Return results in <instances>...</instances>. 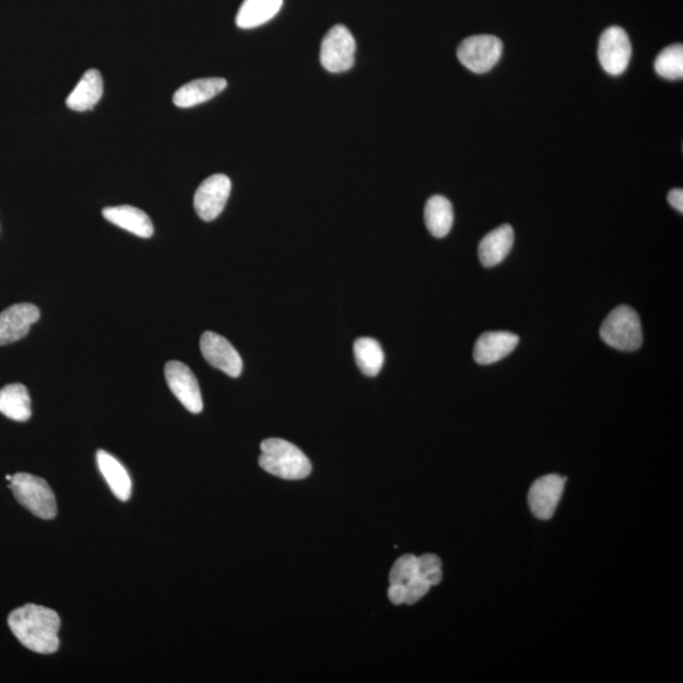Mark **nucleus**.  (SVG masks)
Returning a JSON list of instances; mask_svg holds the SVG:
<instances>
[{
	"label": "nucleus",
	"mask_w": 683,
	"mask_h": 683,
	"mask_svg": "<svg viewBox=\"0 0 683 683\" xmlns=\"http://www.w3.org/2000/svg\"><path fill=\"white\" fill-rule=\"evenodd\" d=\"M632 45L622 27H609L600 37L599 61L606 73L619 76L628 69Z\"/></svg>",
	"instance_id": "8"
},
{
	"label": "nucleus",
	"mask_w": 683,
	"mask_h": 683,
	"mask_svg": "<svg viewBox=\"0 0 683 683\" xmlns=\"http://www.w3.org/2000/svg\"><path fill=\"white\" fill-rule=\"evenodd\" d=\"M422 577L425 581L428 582L429 585H431V587L437 586L441 584V581L443 579L442 568H439V570L428 572L427 575H424Z\"/></svg>",
	"instance_id": "29"
},
{
	"label": "nucleus",
	"mask_w": 683,
	"mask_h": 683,
	"mask_svg": "<svg viewBox=\"0 0 683 683\" xmlns=\"http://www.w3.org/2000/svg\"><path fill=\"white\" fill-rule=\"evenodd\" d=\"M668 202L673 208L678 210V212L683 213V191L682 189H673L668 194Z\"/></svg>",
	"instance_id": "28"
},
{
	"label": "nucleus",
	"mask_w": 683,
	"mask_h": 683,
	"mask_svg": "<svg viewBox=\"0 0 683 683\" xmlns=\"http://www.w3.org/2000/svg\"><path fill=\"white\" fill-rule=\"evenodd\" d=\"M0 413L16 422L31 418V396L25 385L11 384L0 390Z\"/></svg>",
	"instance_id": "20"
},
{
	"label": "nucleus",
	"mask_w": 683,
	"mask_h": 683,
	"mask_svg": "<svg viewBox=\"0 0 683 683\" xmlns=\"http://www.w3.org/2000/svg\"><path fill=\"white\" fill-rule=\"evenodd\" d=\"M453 207L447 198L434 195L424 209V221L428 231L436 238L446 237L453 226Z\"/></svg>",
	"instance_id": "21"
},
{
	"label": "nucleus",
	"mask_w": 683,
	"mask_h": 683,
	"mask_svg": "<svg viewBox=\"0 0 683 683\" xmlns=\"http://www.w3.org/2000/svg\"><path fill=\"white\" fill-rule=\"evenodd\" d=\"M167 385L176 399L184 405L190 413L199 414L203 410V398L200 393L199 382L193 371L180 361L167 362L165 366Z\"/></svg>",
	"instance_id": "9"
},
{
	"label": "nucleus",
	"mask_w": 683,
	"mask_h": 683,
	"mask_svg": "<svg viewBox=\"0 0 683 683\" xmlns=\"http://www.w3.org/2000/svg\"><path fill=\"white\" fill-rule=\"evenodd\" d=\"M97 461L99 471L102 472L114 496L121 501L130 500L132 480L122 463L105 451H98Z\"/></svg>",
	"instance_id": "18"
},
{
	"label": "nucleus",
	"mask_w": 683,
	"mask_h": 683,
	"mask_svg": "<svg viewBox=\"0 0 683 683\" xmlns=\"http://www.w3.org/2000/svg\"><path fill=\"white\" fill-rule=\"evenodd\" d=\"M600 336L606 345L615 350L637 351L643 342L642 326L637 312L627 305L615 308L604 320Z\"/></svg>",
	"instance_id": "4"
},
{
	"label": "nucleus",
	"mask_w": 683,
	"mask_h": 683,
	"mask_svg": "<svg viewBox=\"0 0 683 683\" xmlns=\"http://www.w3.org/2000/svg\"><path fill=\"white\" fill-rule=\"evenodd\" d=\"M388 596L394 605L405 604V586L398 584L390 585Z\"/></svg>",
	"instance_id": "27"
},
{
	"label": "nucleus",
	"mask_w": 683,
	"mask_h": 683,
	"mask_svg": "<svg viewBox=\"0 0 683 683\" xmlns=\"http://www.w3.org/2000/svg\"><path fill=\"white\" fill-rule=\"evenodd\" d=\"M439 568H442V561L436 554L428 553L418 557L419 576L427 575L428 572L439 570Z\"/></svg>",
	"instance_id": "26"
},
{
	"label": "nucleus",
	"mask_w": 683,
	"mask_h": 683,
	"mask_svg": "<svg viewBox=\"0 0 683 683\" xmlns=\"http://www.w3.org/2000/svg\"><path fill=\"white\" fill-rule=\"evenodd\" d=\"M415 576H418V557L414 554H405L394 563L390 571V585H407Z\"/></svg>",
	"instance_id": "24"
},
{
	"label": "nucleus",
	"mask_w": 683,
	"mask_h": 683,
	"mask_svg": "<svg viewBox=\"0 0 683 683\" xmlns=\"http://www.w3.org/2000/svg\"><path fill=\"white\" fill-rule=\"evenodd\" d=\"M227 88L222 78H207L190 81L174 94V104L179 108H191L213 99Z\"/></svg>",
	"instance_id": "15"
},
{
	"label": "nucleus",
	"mask_w": 683,
	"mask_h": 683,
	"mask_svg": "<svg viewBox=\"0 0 683 683\" xmlns=\"http://www.w3.org/2000/svg\"><path fill=\"white\" fill-rule=\"evenodd\" d=\"M353 351H355L356 364L362 374L370 377L379 375L385 361L379 342L372 338H358Z\"/></svg>",
	"instance_id": "22"
},
{
	"label": "nucleus",
	"mask_w": 683,
	"mask_h": 683,
	"mask_svg": "<svg viewBox=\"0 0 683 683\" xmlns=\"http://www.w3.org/2000/svg\"><path fill=\"white\" fill-rule=\"evenodd\" d=\"M503 50V42L498 37L477 35L461 42L457 56L461 64L472 73L485 74L498 64Z\"/></svg>",
	"instance_id": "6"
},
{
	"label": "nucleus",
	"mask_w": 683,
	"mask_h": 683,
	"mask_svg": "<svg viewBox=\"0 0 683 683\" xmlns=\"http://www.w3.org/2000/svg\"><path fill=\"white\" fill-rule=\"evenodd\" d=\"M12 477H13V476H11V475H7V477H6L7 481L11 482V481H12Z\"/></svg>",
	"instance_id": "30"
},
{
	"label": "nucleus",
	"mask_w": 683,
	"mask_h": 683,
	"mask_svg": "<svg viewBox=\"0 0 683 683\" xmlns=\"http://www.w3.org/2000/svg\"><path fill=\"white\" fill-rule=\"evenodd\" d=\"M8 625L14 637L30 651L51 654L59 649L61 620L54 610L27 604L9 614Z\"/></svg>",
	"instance_id": "1"
},
{
	"label": "nucleus",
	"mask_w": 683,
	"mask_h": 683,
	"mask_svg": "<svg viewBox=\"0 0 683 683\" xmlns=\"http://www.w3.org/2000/svg\"><path fill=\"white\" fill-rule=\"evenodd\" d=\"M103 216L114 226L126 229L138 237L150 238L154 234V224L150 217L143 210L131 207V205L105 208Z\"/></svg>",
	"instance_id": "14"
},
{
	"label": "nucleus",
	"mask_w": 683,
	"mask_h": 683,
	"mask_svg": "<svg viewBox=\"0 0 683 683\" xmlns=\"http://www.w3.org/2000/svg\"><path fill=\"white\" fill-rule=\"evenodd\" d=\"M519 337L510 332H486L477 339L474 358L477 364L491 365L503 360L517 348Z\"/></svg>",
	"instance_id": "13"
},
{
	"label": "nucleus",
	"mask_w": 683,
	"mask_h": 683,
	"mask_svg": "<svg viewBox=\"0 0 683 683\" xmlns=\"http://www.w3.org/2000/svg\"><path fill=\"white\" fill-rule=\"evenodd\" d=\"M9 487L18 503L41 519H54L57 504L54 491L41 477L19 472L12 477Z\"/></svg>",
	"instance_id": "3"
},
{
	"label": "nucleus",
	"mask_w": 683,
	"mask_h": 683,
	"mask_svg": "<svg viewBox=\"0 0 683 683\" xmlns=\"http://www.w3.org/2000/svg\"><path fill=\"white\" fill-rule=\"evenodd\" d=\"M356 41L346 26L337 25L328 31L320 47V64L329 73H345L355 64Z\"/></svg>",
	"instance_id": "5"
},
{
	"label": "nucleus",
	"mask_w": 683,
	"mask_h": 683,
	"mask_svg": "<svg viewBox=\"0 0 683 683\" xmlns=\"http://www.w3.org/2000/svg\"><path fill=\"white\" fill-rule=\"evenodd\" d=\"M103 97V79L98 70L87 71L78 85L66 99V104L75 112H87L93 109Z\"/></svg>",
	"instance_id": "17"
},
{
	"label": "nucleus",
	"mask_w": 683,
	"mask_h": 683,
	"mask_svg": "<svg viewBox=\"0 0 683 683\" xmlns=\"http://www.w3.org/2000/svg\"><path fill=\"white\" fill-rule=\"evenodd\" d=\"M283 3L284 0H245L237 13V26L251 30L265 25L280 12Z\"/></svg>",
	"instance_id": "19"
},
{
	"label": "nucleus",
	"mask_w": 683,
	"mask_h": 683,
	"mask_svg": "<svg viewBox=\"0 0 683 683\" xmlns=\"http://www.w3.org/2000/svg\"><path fill=\"white\" fill-rule=\"evenodd\" d=\"M200 350L209 365L231 377L242 374L243 362L240 353L221 334L205 332L200 338Z\"/></svg>",
	"instance_id": "11"
},
{
	"label": "nucleus",
	"mask_w": 683,
	"mask_h": 683,
	"mask_svg": "<svg viewBox=\"0 0 683 683\" xmlns=\"http://www.w3.org/2000/svg\"><path fill=\"white\" fill-rule=\"evenodd\" d=\"M514 245V229L509 224H504L486 234L479 246L481 264L485 267H494L501 264L509 255Z\"/></svg>",
	"instance_id": "16"
},
{
	"label": "nucleus",
	"mask_w": 683,
	"mask_h": 683,
	"mask_svg": "<svg viewBox=\"0 0 683 683\" xmlns=\"http://www.w3.org/2000/svg\"><path fill=\"white\" fill-rule=\"evenodd\" d=\"M431 585L422 576H415L412 581L405 585V604L413 605L422 600L428 594Z\"/></svg>",
	"instance_id": "25"
},
{
	"label": "nucleus",
	"mask_w": 683,
	"mask_h": 683,
	"mask_svg": "<svg viewBox=\"0 0 683 683\" xmlns=\"http://www.w3.org/2000/svg\"><path fill=\"white\" fill-rule=\"evenodd\" d=\"M566 477L551 474L533 482L528 494V503L534 517L551 519L565 490Z\"/></svg>",
	"instance_id": "10"
},
{
	"label": "nucleus",
	"mask_w": 683,
	"mask_h": 683,
	"mask_svg": "<svg viewBox=\"0 0 683 683\" xmlns=\"http://www.w3.org/2000/svg\"><path fill=\"white\" fill-rule=\"evenodd\" d=\"M40 315V309L28 303L12 305L3 310L0 313V346L11 345L25 338Z\"/></svg>",
	"instance_id": "12"
},
{
	"label": "nucleus",
	"mask_w": 683,
	"mask_h": 683,
	"mask_svg": "<svg viewBox=\"0 0 683 683\" xmlns=\"http://www.w3.org/2000/svg\"><path fill=\"white\" fill-rule=\"evenodd\" d=\"M656 73L662 78L678 80L683 78V47L672 45L657 56L654 62Z\"/></svg>",
	"instance_id": "23"
},
{
	"label": "nucleus",
	"mask_w": 683,
	"mask_h": 683,
	"mask_svg": "<svg viewBox=\"0 0 683 683\" xmlns=\"http://www.w3.org/2000/svg\"><path fill=\"white\" fill-rule=\"evenodd\" d=\"M261 468L284 480L307 479L312 463L295 444L280 438H270L261 443Z\"/></svg>",
	"instance_id": "2"
},
{
	"label": "nucleus",
	"mask_w": 683,
	"mask_h": 683,
	"mask_svg": "<svg viewBox=\"0 0 683 683\" xmlns=\"http://www.w3.org/2000/svg\"><path fill=\"white\" fill-rule=\"evenodd\" d=\"M232 183L228 176H209L200 184L194 197V208L205 222H212L221 216L231 195Z\"/></svg>",
	"instance_id": "7"
}]
</instances>
